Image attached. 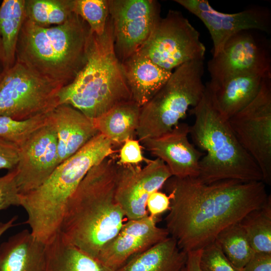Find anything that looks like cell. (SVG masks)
Listing matches in <instances>:
<instances>
[{"mask_svg": "<svg viewBox=\"0 0 271 271\" xmlns=\"http://www.w3.org/2000/svg\"><path fill=\"white\" fill-rule=\"evenodd\" d=\"M182 271H187V267H186V266L184 268V269H183Z\"/></svg>", "mask_w": 271, "mask_h": 271, "instance_id": "41", "label": "cell"}, {"mask_svg": "<svg viewBox=\"0 0 271 271\" xmlns=\"http://www.w3.org/2000/svg\"><path fill=\"white\" fill-rule=\"evenodd\" d=\"M2 73L0 74V80H1V78H2Z\"/></svg>", "mask_w": 271, "mask_h": 271, "instance_id": "42", "label": "cell"}, {"mask_svg": "<svg viewBox=\"0 0 271 271\" xmlns=\"http://www.w3.org/2000/svg\"><path fill=\"white\" fill-rule=\"evenodd\" d=\"M143 168L137 165H119L115 183V198L128 220L148 215L146 203L149 196L159 191L172 177L161 159L148 160Z\"/></svg>", "mask_w": 271, "mask_h": 271, "instance_id": "13", "label": "cell"}, {"mask_svg": "<svg viewBox=\"0 0 271 271\" xmlns=\"http://www.w3.org/2000/svg\"><path fill=\"white\" fill-rule=\"evenodd\" d=\"M45 243L24 229L0 245V271H45Z\"/></svg>", "mask_w": 271, "mask_h": 271, "instance_id": "21", "label": "cell"}, {"mask_svg": "<svg viewBox=\"0 0 271 271\" xmlns=\"http://www.w3.org/2000/svg\"><path fill=\"white\" fill-rule=\"evenodd\" d=\"M141 107L131 100L121 103L93 119L99 133L113 145L123 144L133 136L139 126Z\"/></svg>", "mask_w": 271, "mask_h": 271, "instance_id": "24", "label": "cell"}, {"mask_svg": "<svg viewBox=\"0 0 271 271\" xmlns=\"http://www.w3.org/2000/svg\"><path fill=\"white\" fill-rule=\"evenodd\" d=\"M63 87L16 61L0 80V116L26 120L47 114L59 105Z\"/></svg>", "mask_w": 271, "mask_h": 271, "instance_id": "8", "label": "cell"}, {"mask_svg": "<svg viewBox=\"0 0 271 271\" xmlns=\"http://www.w3.org/2000/svg\"><path fill=\"white\" fill-rule=\"evenodd\" d=\"M189 131L187 123L179 122L170 131L141 142L151 154L165 163L172 176L197 178L199 162L204 154L190 143Z\"/></svg>", "mask_w": 271, "mask_h": 271, "instance_id": "17", "label": "cell"}, {"mask_svg": "<svg viewBox=\"0 0 271 271\" xmlns=\"http://www.w3.org/2000/svg\"><path fill=\"white\" fill-rule=\"evenodd\" d=\"M16 174L14 169L0 177V211L12 206H20Z\"/></svg>", "mask_w": 271, "mask_h": 271, "instance_id": "32", "label": "cell"}, {"mask_svg": "<svg viewBox=\"0 0 271 271\" xmlns=\"http://www.w3.org/2000/svg\"><path fill=\"white\" fill-rule=\"evenodd\" d=\"M270 75H239L218 84L208 82L205 87L215 107L228 120L255 98L263 79Z\"/></svg>", "mask_w": 271, "mask_h": 271, "instance_id": "19", "label": "cell"}, {"mask_svg": "<svg viewBox=\"0 0 271 271\" xmlns=\"http://www.w3.org/2000/svg\"><path fill=\"white\" fill-rule=\"evenodd\" d=\"M148 160L142 155L139 141L129 139L123 143L120 150L119 160L117 163L119 165H137Z\"/></svg>", "mask_w": 271, "mask_h": 271, "instance_id": "33", "label": "cell"}, {"mask_svg": "<svg viewBox=\"0 0 271 271\" xmlns=\"http://www.w3.org/2000/svg\"><path fill=\"white\" fill-rule=\"evenodd\" d=\"M164 185L170 198L166 228L186 252L213 242L222 229L261 207L268 197L263 181L204 183L197 178L172 176Z\"/></svg>", "mask_w": 271, "mask_h": 271, "instance_id": "1", "label": "cell"}, {"mask_svg": "<svg viewBox=\"0 0 271 271\" xmlns=\"http://www.w3.org/2000/svg\"><path fill=\"white\" fill-rule=\"evenodd\" d=\"M4 63V53H3V46L2 43V40L0 36V64L3 67V65Z\"/></svg>", "mask_w": 271, "mask_h": 271, "instance_id": "39", "label": "cell"}, {"mask_svg": "<svg viewBox=\"0 0 271 271\" xmlns=\"http://www.w3.org/2000/svg\"><path fill=\"white\" fill-rule=\"evenodd\" d=\"M154 63L172 71L182 64L204 60L206 48L200 34L182 13L169 10L138 51Z\"/></svg>", "mask_w": 271, "mask_h": 271, "instance_id": "9", "label": "cell"}, {"mask_svg": "<svg viewBox=\"0 0 271 271\" xmlns=\"http://www.w3.org/2000/svg\"><path fill=\"white\" fill-rule=\"evenodd\" d=\"M170 205V196L164 193L157 191L148 197L146 208H148L150 215L158 217L160 214L169 210Z\"/></svg>", "mask_w": 271, "mask_h": 271, "instance_id": "35", "label": "cell"}, {"mask_svg": "<svg viewBox=\"0 0 271 271\" xmlns=\"http://www.w3.org/2000/svg\"><path fill=\"white\" fill-rule=\"evenodd\" d=\"M237 140L271 184V75L265 77L255 98L228 120Z\"/></svg>", "mask_w": 271, "mask_h": 271, "instance_id": "10", "label": "cell"}, {"mask_svg": "<svg viewBox=\"0 0 271 271\" xmlns=\"http://www.w3.org/2000/svg\"><path fill=\"white\" fill-rule=\"evenodd\" d=\"M59 96V104L69 105L92 119L132 100L115 54L109 17L102 35L91 33L85 65L75 79L61 89Z\"/></svg>", "mask_w": 271, "mask_h": 271, "instance_id": "5", "label": "cell"}, {"mask_svg": "<svg viewBox=\"0 0 271 271\" xmlns=\"http://www.w3.org/2000/svg\"><path fill=\"white\" fill-rule=\"evenodd\" d=\"M117 166L107 157L89 170L68 199L60 226L68 241L95 259L123 224L115 198Z\"/></svg>", "mask_w": 271, "mask_h": 271, "instance_id": "2", "label": "cell"}, {"mask_svg": "<svg viewBox=\"0 0 271 271\" xmlns=\"http://www.w3.org/2000/svg\"><path fill=\"white\" fill-rule=\"evenodd\" d=\"M255 252L271 254V197L240 221Z\"/></svg>", "mask_w": 271, "mask_h": 271, "instance_id": "26", "label": "cell"}, {"mask_svg": "<svg viewBox=\"0 0 271 271\" xmlns=\"http://www.w3.org/2000/svg\"><path fill=\"white\" fill-rule=\"evenodd\" d=\"M3 72V68L1 64H0V74L2 73Z\"/></svg>", "mask_w": 271, "mask_h": 271, "instance_id": "40", "label": "cell"}, {"mask_svg": "<svg viewBox=\"0 0 271 271\" xmlns=\"http://www.w3.org/2000/svg\"><path fill=\"white\" fill-rule=\"evenodd\" d=\"M91 31L75 13L64 23L43 27L25 19L16 61L50 80L67 85L85 65Z\"/></svg>", "mask_w": 271, "mask_h": 271, "instance_id": "3", "label": "cell"}, {"mask_svg": "<svg viewBox=\"0 0 271 271\" xmlns=\"http://www.w3.org/2000/svg\"><path fill=\"white\" fill-rule=\"evenodd\" d=\"M115 54L120 62L137 52L161 19L154 0H108Z\"/></svg>", "mask_w": 271, "mask_h": 271, "instance_id": "12", "label": "cell"}, {"mask_svg": "<svg viewBox=\"0 0 271 271\" xmlns=\"http://www.w3.org/2000/svg\"><path fill=\"white\" fill-rule=\"evenodd\" d=\"M73 13L88 24L91 33L100 36L109 15L108 0H74Z\"/></svg>", "mask_w": 271, "mask_h": 271, "instance_id": "30", "label": "cell"}, {"mask_svg": "<svg viewBox=\"0 0 271 271\" xmlns=\"http://www.w3.org/2000/svg\"><path fill=\"white\" fill-rule=\"evenodd\" d=\"M50 113L26 120L0 116V138L20 148L37 131L49 124Z\"/></svg>", "mask_w": 271, "mask_h": 271, "instance_id": "29", "label": "cell"}, {"mask_svg": "<svg viewBox=\"0 0 271 271\" xmlns=\"http://www.w3.org/2000/svg\"><path fill=\"white\" fill-rule=\"evenodd\" d=\"M158 217L147 215L128 220L106 243L96 259L110 271H116L134 256L169 237L166 228L157 226Z\"/></svg>", "mask_w": 271, "mask_h": 271, "instance_id": "16", "label": "cell"}, {"mask_svg": "<svg viewBox=\"0 0 271 271\" xmlns=\"http://www.w3.org/2000/svg\"><path fill=\"white\" fill-rule=\"evenodd\" d=\"M175 2L198 17L207 28L213 45L212 55L222 49L234 35L245 30L268 33L270 14L261 8H251L234 14L219 12L206 0H175Z\"/></svg>", "mask_w": 271, "mask_h": 271, "instance_id": "14", "label": "cell"}, {"mask_svg": "<svg viewBox=\"0 0 271 271\" xmlns=\"http://www.w3.org/2000/svg\"><path fill=\"white\" fill-rule=\"evenodd\" d=\"M192 112L195 120L189 134L194 144L205 152L199 162V180L263 181L259 168L237 140L228 120L215 107L206 87Z\"/></svg>", "mask_w": 271, "mask_h": 271, "instance_id": "6", "label": "cell"}, {"mask_svg": "<svg viewBox=\"0 0 271 271\" xmlns=\"http://www.w3.org/2000/svg\"><path fill=\"white\" fill-rule=\"evenodd\" d=\"M74 0H25L26 19L48 27L64 23L73 13Z\"/></svg>", "mask_w": 271, "mask_h": 271, "instance_id": "28", "label": "cell"}, {"mask_svg": "<svg viewBox=\"0 0 271 271\" xmlns=\"http://www.w3.org/2000/svg\"><path fill=\"white\" fill-rule=\"evenodd\" d=\"M50 116L57 138L59 164L99 133L92 119L69 105L59 104Z\"/></svg>", "mask_w": 271, "mask_h": 271, "instance_id": "18", "label": "cell"}, {"mask_svg": "<svg viewBox=\"0 0 271 271\" xmlns=\"http://www.w3.org/2000/svg\"><path fill=\"white\" fill-rule=\"evenodd\" d=\"M20 148L15 144L0 138V169H14L19 162Z\"/></svg>", "mask_w": 271, "mask_h": 271, "instance_id": "34", "label": "cell"}, {"mask_svg": "<svg viewBox=\"0 0 271 271\" xmlns=\"http://www.w3.org/2000/svg\"><path fill=\"white\" fill-rule=\"evenodd\" d=\"M113 145L99 133L71 157L59 164L37 189L20 194L32 235L46 243L59 231L65 204L93 166L114 152Z\"/></svg>", "mask_w": 271, "mask_h": 271, "instance_id": "4", "label": "cell"}, {"mask_svg": "<svg viewBox=\"0 0 271 271\" xmlns=\"http://www.w3.org/2000/svg\"><path fill=\"white\" fill-rule=\"evenodd\" d=\"M58 165L57 138L50 118L49 124L37 131L20 148L19 160L15 168L19 194L40 186Z\"/></svg>", "mask_w": 271, "mask_h": 271, "instance_id": "15", "label": "cell"}, {"mask_svg": "<svg viewBox=\"0 0 271 271\" xmlns=\"http://www.w3.org/2000/svg\"><path fill=\"white\" fill-rule=\"evenodd\" d=\"M199 265L201 271H241L230 262L215 241L201 250Z\"/></svg>", "mask_w": 271, "mask_h": 271, "instance_id": "31", "label": "cell"}, {"mask_svg": "<svg viewBox=\"0 0 271 271\" xmlns=\"http://www.w3.org/2000/svg\"><path fill=\"white\" fill-rule=\"evenodd\" d=\"M215 241L230 262L239 269L245 265L255 253L239 222L222 229L216 236Z\"/></svg>", "mask_w": 271, "mask_h": 271, "instance_id": "27", "label": "cell"}, {"mask_svg": "<svg viewBox=\"0 0 271 271\" xmlns=\"http://www.w3.org/2000/svg\"><path fill=\"white\" fill-rule=\"evenodd\" d=\"M121 64L132 100L141 107L162 87L173 72L159 66L138 51Z\"/></svg>", "mask_w": 271, "mask_h": 271, "instance_id": "20", "label": "cell"}, {"mask_svg": "<svg viewBox=\"0 0 271 271\" xmlns=\"http://www.w3.org/2000/svg\"><path fill=\"white\" fill-rule=\"evenodd\" d=\"M45 271H110L58 231L45 244Z\"/></svg>", "mask_w": 271, "mask_h": 271, "instance_id": "23", "label": "cell"}, {"mask_svg": "<svg viewBox=\"0 0 271 271\" xmlns=\"http://www.w3.org/2000/svg\"><path fill=\"white\" fill-rule=\"evenodd\" d=\"M256 30L241 31L231 37L208 62L211 84L243 74L271 75L269 43Z\"/></svg>", "mask_w": 271, "mask_h": 271, "instance_id": "11", "label": "cell"}, {"mask_svg": "<svg viewBox=\"0 0 271 271\" xmlns=\"http://www.w3.org/2000/svg\"><path fill=\"white\" fill-rule=\"evenodd\" d=\"M201 250L187 252L186 267L187 271H201L199 261Z\"/></svg>", "mask_w": 271, "mask_h": 271, "instance_id": "37", "label": "cell"}, {"mask_svg": "<svg viewBox=\"0 0 271 271\" xmlns=\"http://www.w3.org/2000/svg\"><path fill=\"white\" fill-rule=\"evenodd\" d=\"M17 219V216H14L6 222H0V237L6 231L14 226Z\"/></svg>", "mask_w": 271, "mask_h": 271, "instance_id": "38", "label": "cell"}, {"mask_svg": "<svg viewBox=\"0 0 271 271\" xmlns=\"http://www.w3.org/2000/svg\"><path fill=\"white\" fill-rule=\"evenodd\" d=\"M187 259V252L169 236L134 256L116 271H182Z\"/></svg>", "mask_w": 271, "mask_h": 271, "instance_id": "22", "label": "cell"}, {"mask_svg": "<svg viewBox=\"0 0 271 271\" xmlns=\"http://www.w3.org/2000/svg\"><path fill=\"white\" fill-rule=\"evenodd\" d=\"M25 0H4L0 6V36L4 63L3 71L16 62L19 36L26 19Z\"/></svg>", "mask_w": 271, "mask_h": 271, "instance_id": "25", "label": "cell"}, {"mask_svg": "<svg viewBox=\"0 0 271 271\" xmlns=\"http://www.w3.org/2000/svg\"><path fill=\"white\" fill-rule=\"evenodd\" d=\"M241 271H271V254L255 252Z\"/></svg>", "mask_w": 271, "mask_h": 271, "instance_id": "36", "label": "cell"}, {"mask_svg": "<svg viewBox=\"0 0 271 271\" xmlns=\"http://www.w3.org/2000/svg\"><path fill=\"white\" fill-rule=\"evenodd\" d=\"M203 60L188 62L175 69L162 87L141 107L136 132L139 141L170 131L190 106L199 103L205 89Z\"/></svg>", "mask_w": 271, "mask_h": 271, "instance_id": "7", "label": "cell"}]
</instances>
